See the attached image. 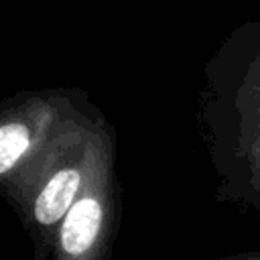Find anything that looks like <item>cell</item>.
I'll return each instance as SVG.
<instances>
[{
  "instance_id": "cell-6",
  "label": "cell",
  "mask_w": 260,
  "mask_h": 260,
  "mask_svg": "<svg viewBox=\"0 0 260 260\" xmlns=\"http://www.w3.org/2000/svg\"><path fill=\"white\" fill-rule=\"evenodd\" d=\"M254 209H256V213H258V221H260V201L254 205Z\"/></svg>"
},
{
  "instance_id": "cell-5",
  "label": "cell",
  "mask_w": 260,
  "mask_h": 260,
  "mask_svg": "<svg viewBox=\"0 0 260 260\" xmlns=\"http://www.w3.org/2000/svg\"><path fill=\"white\" fill-rule=\"evenodd\" d=\"M211 260H260V252H238V254H228V256H217Z\"/></svg>"
},
{
  "instance_id": "cell-2",
  "label": "cell",
  "mask_w": 260,
  "mask_h": 260,
  "mask_svg": "<svg viewBox=\"0 0 260 260\" xmlns=\"http://www.w3.org/2000/svg\"><path fill=\"white\" fill-rule=\"evenodd\" d=\"M91 106L79 89H24L0 104V191L12 209L65 130Z\"/></svg>"
},
{
  "instance_id": "cell-1",
  "label": "cell",
  "mask_w": 260,
  "mask_h": 260,
  "mask_svg": "<svg viewBox=\"0 0 260 260\" xmlns=\"http://www.w3.org/2000/svg\"><path fill=\"white\" fill-rule=\"evenodd\" d=\"M201 98L219 197L260 201V22L236 28L205 67Z\"/></svg>"
},
{
  "instance_id": "cell-4",
  "label": "cell",
  "mask_w": 260,
  "mask_h": 260,
  "mask_svg": "<svg viewBox=\"0 0 260 260\" xmlns=\"http://www.w3.org/2000/svg\"><path fill=\"white\" fill-rule=\"evenodd\" d=\"M122 219L116 173V130L102 114L91 140L89 175L61 221L51 260H110Z\"/></svg>"
},
{
  "instance_id": "cell-3",
  "label": "cell",
  "mask_w": 260,
  "mask_h": 260,
  "mask_svg": "<svg viewBox=\"0 0 260 260\" xmlns=\"http://www.w3.org/2000/svg\"><path fill=\"white\" fill-rule=\"evenodd\" d=\"M100 116L102 112L91 106L65 130L26 195L14 207L32 244V260H51L57 230L83 191Z\"/></svg>"
}]
</instances>
